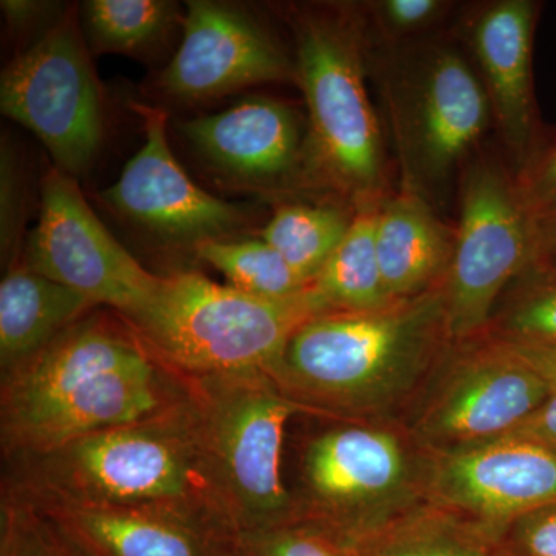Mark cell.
Returning <instances> with one entry per match:
<instances>
[{
	"label": "cell",
	"instance_id": "cell-25",
	"mask_svg": "<svg viewBox=\"0 0 556 556\" xmlns=\"http://www.w3.org/2000/svg\"><path fill=\"white\" fill-rule=\"evenodd\" d=\"M179 17L166 0H89L83 5L91 54H141L163 40Z\"/></svg>",
	"mask_w": 556,
	"mask_h": 556
},
{
	"label": "cell",
	"instance_id": "cell-22",
	"mask_svg": "<svg viewBox=\"0 0 556 556\" xmlns=\"http://www.w3.org/2000/svg\"><path fill=\"white\" fill-rule=\"evenodd\" d=\"M378 208L356 212L345 239L311 283L309 294L320 314L361 313L393 303L388 298L376 251Z\"/></svg>",
	"mask_w": 556,
	"mask_h": 556
},
{
	"label": "cell",
	"instance_id": "cell-3",
	"mask_svg": "<svg viewBox=\"0 0 556 556\" xmlns=\"http://www.w3.org/2000/svg\"><path fill=\"white\" fill-rule=\"evenodd\" d=\"M442 283L380 309L309 318L292 334L273 379L289 397L328 408L393 404L452 343Z\"/></svg>",
	"mask_w": 556,
	"mask_h": 556
},
{
	"label": "cell",
	"instance_id": "cell-14",
	"mask_svg": "<svg viewBox=\"0 0 556 556\" xmlns=\"http://www.w3.org/2000/svg\"><path fill=\"white\" fill-rule=\"evenodd\" d=\"M466 348L428 402L417 434L450 452L506 437L543 405L551 387L489 338Z\"/></svg>",
	"mask_w": 556,
	"mask_h": 556
},
{
	"label": "cell",
	"instance_id": "cell-30",
	"mask_svg": "<svg viewBox=\"0 0 556 556\" xmlns=\"http://www.w3.org/2000/svg\"><path fill=\"white\" fill-rule=\"evenodd\" d=\"M338 538L311 521L240 532L230 538L226 556H342Z\"/></svg>",
	"mask_w": 556,
	"mask_h": 556
},
{
	"label": "cell",
	"instance_id": "cell-33",
	"mask_svg": "<svg viewBox=\"0 0 556 556\" xmlns=\"http://www.w3.org/2000/svg\"><path fill=\"white\" fill-rule=\"evenodd\" d=\"M2 211H0V240L3 262H13L22 230V190L20 169L7 141L2 142Z\"/></svg>",
	"mask_w": 556,
	"mask_h": 556
},
{
	"label": "cell",
	"instance_id": "cell-2",
	"mask_svg": "<svg viewBox=\"0 0 556 556\" xmlns=\"http://www.w3.org/2000/svg\"><path fill=\"white\" fill-rule=\"evenodd\" d=\"M295 84L308 108L309 188L354 212L378 208L391 188L386 138L369 100V43L361 3L292 7Z\"/></svg>",
	"mask_w": 556,
	"mask_h": 556
},
{
	"label": "cell",
	"instance_id": "cell-7",
	"mask_svg": "<svg viewBox=\"0 0 556 556\" xmlns=\"http://www.w3.org/2000/svg\"><path fill=\"white\" fill-rule=\"evenodd\" d=\"M455 248L442 283L452 343L485 334L497 300L538 268L533 217L504 155L479 149L459 175Z\"/></svg>",
	"mask_w": 556,
	"mask_h": 556
},
{
	"label": "cell",
	"instance_id": "cell-23",
	"mask_svg": "<svg viewBox=\"0 0 556 556\" xmlns=\"http://www.w3.org/2000/svg\"><path fill=\"white\" fill-rule=\"evenodd\" d=\"M345 547L362 556H495L481 527L442 507L407 511Z\"/></svg>",
	"mask_w": 556,
	"mask_h": 556
},
{
	"label": "cell",
	"instance_id": "cell-38",
	"mask_svg": "<svg viewBox=\"0 0 556 556\" xmlns=\"http://www.w3.org/2000/svg\"><path fill=\"white\" fill-rule=\"evenodd\" d=\"M342 556H362V555L358 554L356 548H351V547L343 546Z\"/></svg>",
	"mask_w": 556,
	"mask_h": 556
},
{
	"label": "cell",
	"instance_id": "cell-32",
	"mask_svg": "<svg viewBox=\"0 0 556 556\" xmlns=\"http://www.w3.org/2000/svg\"><path fill=\"white\" fill-rule=\"evenodd\" d=\"M519 193L533 218L556 211V138L541 144L517 174Z\"/></svg>",
	"mask_w": 556,
	"mask_h": 556
},
{
	"label": "cell",
	"instance_id": "cell-4",
	"mask_svg": "<svg viewBox=\"0 0 556 556\" xmlns=\"http://www.w3.org/2000/svg\"><path fill=\"white\" fill-rule=\"evenodd\" d=\"M397 153L401 188L434 207L493 129L478 75L452 30L391 49H369Z\"/></svg>",
	"mask_w": 556,
	"mask_h": 556
},
{
	"label": "cell",
	"instance_id": "cell-5",
	"mask_svg": "<svg viewBox=\"0 0 556 556\" xmlns=\"http://www.w3.org/2000/svg\"><path fill=\"white\" fill-rule=\"evenodd\" d=\"M318 314L309 289L294 299H260L189 270L161 277L148 305L123 320L174 375L273 376L292 334Z\"/></svg>",
	"mask_w": 556,
	"mask_h": 556
},
{
	"label": "cell",
	"instance_id": "cell-24",
	"mask_svg": "<svg viewBox=\"0 0 556 556\" xmlns=\"http://www.w3.org/2000/svg\"><path fill=\"white\" fill-rule=\"evenodd\" d=\"M354 217L356 212L345 204H281L262 230V239L311 287L345 239Z\"/></svg>",
	"mask_w": 556,
	"mask_h": 556
},
{
	"label": "cell",
	"instance_id": "cell-36",
	"mask_svg": "<svg viewBox=\"0 0 556 556\" xmlns=\"http://www.w3.org/2000/svg\"><path fill=\"white\" fill-rule=\"evenodd\" d=\"M538 266L556 262V211L533 218Z\"/></svg>",
	"mask_w": 556,
	"mask_h": 556
},
{
	"label": "cell",
	"instance_id": "cell-19",
	"mask_svg": "<svg viewBox=\"0 0 556 556\" xmlns=\"http://www.w3.org/2000/svg\"><path fill=\"white\" fill-rule=\"evenodd\" d=\"M27 501L60 522L91 556H226L233 536L152 508Z\"/></svg>",
	"mask_w": 556,
	"mask_h": 556
},
{
	"label": "cell",
	"instance_id": "cell-26",
	"mask_svg": "<svg viewBox=\"0 0 556 556\" xmlns=\"http://www.w3.org/2000/svg\"><path fill=\"white\" fill-rule=\"evenodd\" d=\"M197 257L219 270L229 287L268 300L305 294L309 285L265 240H207L195 249Z\"/></svg>",
	"mask_w": 556,
	"mask_h": 556
},
{
	"label": "cell",
	"instance_id": "cell-20",
	"mask_svg": "<svg viewBox=\"0 0 556 556\" xmlns=\"http://www.w3.org/2000/svg\"><path fill=\"white\" fill-rule=\"evenodd\" d=\"M455 236L426 197L394 190L376 214V251L388 298L397 302L439 287L447 276Z\"/></svg>",
	"mask_w": 556,
	"mask_h": 556
},
{
	"label": "cell",
	"instance_id": "cell-28",
	"mask_svg": "<svg viewBox=\"0 0 556 556\" xmlns=\"http://www.w3.org/2000/svg\"><path fill=\"white\" fill-rule=\"evenodd\" d=\"M361 9L371 47L391 49L448 30L459 7L452 0H371Z\"/></svg>",
	"mask_w": 556,
	"mask_h": 556
},
{
	"label": "cell",
	"instance_id": "cell-1",
	"mask_svg": "<svg viewBox=\"0 0 556 556\" xmlns=\"http://www.w3.org/2000/svg\"><path fill=\"white\" fill-rule=\"evenodd\" d=\"M9 460L3 492L25 500L152 508L239 533L212 478L185 387L174 407L146 422Z\"/></svg>",
	"mask_w": 556,
	"mask_h": 556
},
{
	"label": "cell",
	"instance_id": "cell-29",
	"mask_svg": "<svg viewBox=\"0 0 556 556\" xmlns=\"http://www.w3.org/2000/svg\"><path fill=\"white\" fill-rule=\"evenodd\" d=\"M0 556H91L47 511L3 492L0 508Z\"/></svg>",
	"mask_w": 556,
	"mask_h": 556
},
{
	"label": "cell",
	"instance_id": "cell-37",
	"mask_svg": "<svg viewBox=\"0 0 556 556\" xmlns=\"http://www.w3.org/2000/svg\"><path fill=\"white\" fill-rule=\"evenodd\" d=\"M2 10L5 11L7 20L16 28L33 25L46 17L50 10H53L51 3L42 2H17V0H7L2 2Z\"/></svg>",
	"mask_w": 556,
	"mask_h": 556
},
{
	"label": "cell",
	"instance_id": "cell-39",
	"mask_svg": "<svg viewBox=\"0 0 556 556\" xmlns=\"http://www.w3.org/2000/svg\"><path fill=\"white\" fill-rule=\"evenodd\" d=\"M546 268L551 269L552 273L556 274V262L551 263V265H546Z\"/></svg>",
	"mask_w": 556,
	"mask_h": 556
},
{
	"label": "cell",
	"instance_id": "cell-10",
	"mask_svg": "<svg viewBox=\"0 0 556 556\" xmlns=\"http://www.w3.org/2000/svg\"><path fill=\"white\" fill-rule=\"evenodd\" d=\"M303 481L311 506L302 521L316 522L342 546L407 514L397 506L409 486L401 441L375 427H339L309 442Z\"/></svg>",
	"mask_w": 556,
	"mask_h": 556
},
{
	"label": "cell",
	"instance_id": "cell-6",
	"mask_svg": "<svg viewBox=\"0 0 556 556\" xmlns=\"http://www.w3.org/2000/svg\"><path fill=\"white\" fill-rule=\"evenodd\" d=\"M179 378L237 532L302 521L281 475L285 431L298 402L266 372Z\"/></svg>",
	"mask_w": 556,
	"mask_h": 556
},
{
	"label": "cell",
	"instance_id": "cell-13",
	"mask_svg": "<svg viewBox=\"0 0 556 556\" xmlns=\"http://www.w3.org/2000/svg\"><path fill=\"white\" fill-rule=\"evenodd\" d=\"M141 116L144 146L102 190L105 206L121 217L175 244L195 249L207 240L229 239L243 225L244 212L211 195L179 166L167 139V113L134 102Z\"/></svg>",
	"mask_w": 556,
	"mask_h": 556
},
{
	"label": "cell",
	"instance_id": "cell-18",
	"mask_svg": "<svg viewBox=\"0 0 556 556\" xmlns=\"http://www.w3.org/2000/svg\"><path fill=\"white\" fill-rule=\"evenodd\" d=\"M152 358L126 324L86 316L2 375V427L67 396L90 379Z\"/></svg>",
	"mask_w": 556,
	"mask_h": 556
},
{
	"label": "cell",
	"instance_id": "cell-9",
	"mask_svg": "<svg viewBox=\"0 0 556 556\" xmlns=\"http://www.w3.org/2000/svg\"><path fill=\"white\" fill-rule=\"evenodd\" d=\"M21 263L123 318L144 308L161 283L105 229L75 177L54 166L43 175L39 222Z\"/></svg>",
	"mask_w": 556,
	"mask_h": 556
},
{
	"label": "cell",
	"instance_id": "cell-34",
	"mask_svg": "<svg viewBox=\"0 0 556 556\" xmlns=\"http://www.w3.org/2000/svg\"><path fill=\"white\" fill-rule=\"evenodd\" d=\"M489 339L511 356L517 357L526 367L535 371L551 387V390H556V343L508 342V340Z\"/></svg>",
	"mask_w": 556,
	"mask_h": 556
},
{
	"label": "cell",
	"instance_id": "cell-8",
	"mask_svg": "<svg viewBox=\"0 0 556 556\" xmlns=\"http://www.w3.org/2000/svg\"><path fill=\"white\" fill-rule=\"evenodd\" d=\"M0 109L49 150L54 167L78 177L89 170L104 135L102 93L76 10L50 25L7 65Z\"/></svg>",
	"mask_w": 556,
	"mask_h": 556
},
{
	"label": "cell",
	"instance_id": "cell-16",
	"mask_svg": "<svg viewBox=\"0 0 556 556\" xmlns=\"http://www.w3.org/2000/svg\"><path fill=\"white\" fill-rule=\"evenodd\" d=\"M179 129L230 181L262 190L308 186L306 131L285 102L247 98L225 112L185 121Z\"/></svg>",
	"mask_w": 556,
	"mask_h": 556
},
{
	"label": "cell",
	"instance_id": "cell-27",
	"mask_svg": "<svg viewBox=\"0 0 556 556\" xmlns=\"http://www.w3.org/2000/svg\"><path fill=\"white\" fill-rule=\"evenodd\" d=\"M484 336L508 342L556 343V274L538 266L517 278Z\"/></svg>",
	"mask_w": 556,
	"mask_h": 556
},
{
	"label": "cell",
	"instance_id": "cell-17",
	"mask_svg": "<svg viewBox=\"0 0 556 556\" xmlns=\"http://www.w3.org/2000/svg\"><path fill=\"white\" fill-rule=\"evenodd\" d=\"M155 358L115 369L83 383L67 396L58 399L2 427L7 459L35 455L61 447L75 439L113 428L146 422L177 404L181 380L161 378Z\"/></svg>",
	"mask_w": 556,
	"mask_h": 556
},
{
	"label": "cell",
	"instance_id": "cell-21",
	"mask_svg": "<svg viewBox=\"0 0 556 556\" xmlns=\"http://www.w3.org/2000/svg\"><path fill=\"white\" fill-rule=\"evenodd\" d=\"M94 303L27 266L11 265L0 283V365L17 367L89 316Z\"/></svg>",
	"mask_w": 556,
	"mask_h": 556
},
{
	"label": "cell",
	"instance_id": "cell-11",
	"mask_svg": "<svg viewBox=\"0 0 556 556\" xmlns=\"http://www.w3.org/2000/svg\"><path fill=\"white\" fill-rule=\"evenodd\" d=\"M540 11L535 0H484L459 7L450 24L485 91L493 129L515 174L541 146L532 65Z\"/></svg>",
	"mask_w": 556,
	"mask_h": 556
},
{
	"label": "cell",
	"instance_id": "cell-31",
	"mask_svg": "<svg viewBox=\"0 0 556 556\" xmlns=\"http://www.w3.org/2000/svg\"><path fill=\"white\" fill-rule=\"evenodd\" d=\"M492 541L495 556H556V503L515 519Z\"/></svg>",
	"mask_w": 556,
	"mask_h": 556
},
{
	"label": "cell",
	"instance_id": "cell-15",
	"mask_svg": "<svg viewBox=\"0 0 556 556\" xmlns=\"http://www.w3.org/2000/svg\"><path fill=\"white\" fill-rule=\"evenodd\" d=\"M439 453L431 490L441 507L492 540L515 519L556 503V455L535 442L503 437Z\"/></svg>",
	"mask_w": 556,
	"mask_h": 556
},
{
	"label": "cell",
	"instance_id": "cell-35",
	"mask_svg": "<svg viewBox=\"0 0 556 556\" xmlns=\"http://www.w3.org/2000/svg\"><path fill=\"white\" fill-rule=\"evenodd\" d=\"M506 437L527 439L556 455V390H551L543 405Z\"/></svg>",
	"mask_w": 556,
	"mask_h": 556
},
{
	"label": "cell",
	"instance_id": "cell-12",
	"mask_svg": "<svg viewBox=\"0 0 556 556\" xmlns=\"http://www.w3.org/2000/svg\"><path fill=\"white\" fill-rule=\"evenodd\" d=\"M181 24V46L159 78L170 100L203 102L262 84H295L294 58L247 11L192 0Z\"/></svg>",
	"mask_w": 556,
	"mask_h": 556
}]
</instances>
